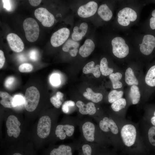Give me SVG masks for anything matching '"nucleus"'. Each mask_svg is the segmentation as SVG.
<instances>
[{"mask_svg": "<svg viewBox=\"0 0 155 155\" xmlns=\"http://www.w3.org/2000/svg\"><path fill=\"white\" fill-rule=\"evenodd\" d=\"M123 94V91H117L114 90L111 91L108 95V101L110 103H113L117 100L122 98Z\"/></svg>", "mask_w": 155, "mask_h": 155, "instance_id": "obj_32", "label": "nucleus"}, {"mask_svg": "<svg viewBox=\"0 0 155 155\" xmlns=\"http://www.w3.org/2000/svg\"><path fill=\"white\" fill-rule=\"evenodd\" d=\"M112 51L114 55L121 59L126 57L129 53V48L125 40L122 38L117 37L112 40Z\"/></svg>", "mask_w": 155, "mask_h": 155, "instance_id": "obj_3", "label": "nucleus"}, {"mask_svg": "<svg viewBox=\"0 0 155 155\" xmlns=\"http://www.w3.org/2000/svg\"><path fill=\"white\" fill-rule=\"evenodd\" d=\"M117 16L118 22L124 26L129 25L131 21H135L137 17L136 12L129 7H125L120 11Z\"/></svg>", "mask_w": 155, "mask_h": 155, "instance_id": "obj_6", "label": "nucleus"}, {"mask_svg": "<svg viewBox=\"0 0 155 155\" xmlns=\"http://www.w3.org/2000/svg\"><path fill=\"white\" fill-rule=\"evenodd\" d=\"M88 28V25L85 22L82 23L79 27H75L73 30V32L71 35L72 39L76 41L81 40L86 34Z\"/></svg>", "mask_w": 155, "mask_h": 155, "instance_id": "obj_20", "label": "nucleus"}, {"mask_svg": "<svg viewBox=\"0 0 155 155\" xmlns=\"http://www.w3.org/2000/svg\"><path fill=\"white\" fill-rule=\"evenodd\" d=\"M75 127L73 125L69 124L59 125L56 127L55 134L60 140H63L66 136H72Z\"/></svg>", "mask_w": 155, "mask_h": 155, "instance_id": "obj_14", "label": "nucleus"}, {"mask_svg": "<svg viewBox=\"0 0 155 155\" xmlns=\"http://www.w3.org/2000/svg\"><path fill=\"white\" fill-rule=\"evenodd\" d=\"M122 75L119 72L111 73L109 76L111 80L113 88L115 89H119L123 86L122 83L120 81L122 78Z\"/></svg>", "mask_w": 155, "mask_h": 155, "instance_id": "obj_28", "label": "nucleus"}, {"mask_svg": "<svg viewBox=\"0 0 155 155\" xmlns=\"http://www.w3.org/2000/svg\"><path fill=\"white\" fill-rule=\"evenodd\" d=\"M24 97L21 95H17L13 97V107L19 106L24 104Z\"/></svg>", "mask_w": 155, "mask_h": 155, "instance_id": "obj_35", "label": "nucleus"}, {"mask_svg": "<svg viewBox=\"0 0 155 155\" xmlns=\"http://www.w3.org/2000/svg\"><path fill=\"white\" fill-rule=\"evenodd\" d=\"M41 0H29V1L30 4L34 6H36L38 5L41 3Z\"/></svg>", "mask_w": 155, "mask_h": 155, "instance_id": "obj_44", "label": "nucleus"}, {"mask_svg": "<svg viewBox=\"0 0 155 155\" xmlns=\"http://www.w3.org/2000/svg\"><path fill=\"white\" fill-rule=\"evenodd\" d=\"M74 102L71 100L67 101L63 104L62 109L63 112L65 113H67L69 111V107L75 105Z\"/></svg>", "mask_w": 155, "mask_h": 155, "instance_id": "obj_38", "label": "nucleus"}, {"mask_svg": "<svg viewBox=\"0 0 155 155\" xmlns=\"http://www.w3.org/2000/svg\"><path fill=\"white\" fill-rule=\"evenodd\" d=\"M76 105L79 108L80 113L82 115H92L96 112L95 104L92 102H89L85 104L82 101L78 100L76 103Z\"/></svg>", "mask_w": 155, "mask_h": 155, "instance_id": "obj_18", "label": "nucleus"}, {"mask_svg": "<svg viewBox=\"0 0 155 155\" xmlns=\"http://www.w3.org/2000/svg\"><path fill=\"white\" fill-rule=\"evenodd\" d=\"M129 96L133 104H135L139 102L141 97V94L137 86L134 85L131 86Z\"/></svg>", "mask_w": 155, "mask_h": 155, "instance_id": "obj_27", "label": "nucleus"}, {"mask_svg": "<svg viewBox=\"0 0 155 155\" xmlns=\"http://www.w3.org/2000/svg\"><path fill=\"white\" fill-rule=\"evenodd\" d=\"M148 139L151 148L155 150V126H152L148 132Z\"/></svg>", "mask_w": 155, "mask_h": 155, "instance_id": "obj_34", "label": "nucleus"}, {"mask_svg": "<svg viewBox=\"0 0 155 155\" xmlns=\"http://www.w3.org/2000/svg\"><path fill=\"white\" fill-rule=\"evenodd\" d=\"M94 155H112L110 153L108 152H102L100 151L97 150L96 149V150L95 152V153Z\"/></svg>", "mask_w": 155, "mask_h": 155, "instance_id": "obj_45", "label": "nucleus"}, {"mask_svg": "<svg viewBox=\"0 0 155 155\" xmlns=\"http://www.w3.org/2000/svg\"><path fill=\"white\" fill-rule=\"evenodd\" d=\"M0 96L1 98L0 102L3 106L7 108L13 107V97L6 92H0Z\"/></svg>", "mask_w": 155, "mask_h": 155, "instance_id": "obj_26", "label": "nucleus"}, {"mask_svg": "<svg viewBox=\"0 0 155 155\" xmlns=\"http://www.w3.org/2000/svg\"><path fill=\"white\" fill-rule=\"evenodd\" d=\"M77 149L78 147L76 146L62 144L52 150L49 155H73L74 151Z\"/></svg>", "mask_w": 155, "mask_h": 155, "instance_id": "obj_16", "label": "nucleus"}, {"mask_svg": "<svg viewBox=\"0 0 155 155\" xmlns=\"http://www.w3.org/2000/svg\"><path fill=\"white\" fill-rule=\"evenodd\" d=\"M70 34L69 29L66 28H61L55 32L52 35L51 42L54 47L60 46L67 40Z\"/></svg>", "mask_w": 155, "mask_h": 155, "instance_id": "obj_9", "label": "nucleus"}, {"mask_svg": "<svg viewBox=\"0 0 155 155\" xmlns=\"http://www.w3.org/2000/svg\"><path fill=\"white\" fill-rule=\"evenodd\" d=\"M79 45L78 42L69 39L63 46L62 50L64 52L69 53L71 56L75 57L77 55Z\"/></svg>", "mask_w": 155, "mask_h": 155, "instance_id": "obj_19", "label": "nucleus"}, {"mask_svg": "<svg viewBox=\"0 0 155 155\" xmlns=\"http://www.w3.org/2000/svg\"><path fill=\"white\" fill-rule=\"evenodd\" d=\"M100 66L101 73L104 76H106L109 75L113 72L114 70L113 68L108 67L107 59L105 57L101 59Z\"/></svg>", "mask_w": 155, "mask_h": 155, "instance_id": "obj_29", "label": "nucleus"}, {"mask_svg": "<svg viewBox=\"0 0 155 155\" xmlns=\"http://www.w3.org/2000/svg\"><path fill=\"white\" fill-rule=\"evenodd\" d=\"M94 62L93 61L88 63L83 68V73L86 74L92 73L96 78H99L101 73L100 65H96L94 66Z\"/></svg>", "mask_w": 155, "mask_h": 155, "instance_id": "obj_22", "label": "nucleus"}, {"mask_svg": "<svg viewBox=\"0 0 155 155\" xmlns=\"http://www.w3.org/2000/svg\"><path fill=\"white\" fill-rule=\"evenodd\" d=\"M19 70L21 72H28L31 71L33 69V66L28 63H24L19 67Z\"/></svg>", "mask_w": 155, "mask_h": 155, "instance_id": "obj_36", "label": "nucleus"}, {"mask_svg": "<svg viewBox=\"0 0 155 155\" xmlns=\"http://www.w3.org/2000/svg\"><path fill=\"white\" fill-rule=\"evenodd\" d=\"M82 131L86 140L89 142H93L94 140L95 126L90 121L85 122L82 125Z\"/></svg>", "mask_w": 155, "mask_h": 155, "instance_id": "obj_17", "label": "nucleus"}, {"mask_svg": "<svg viewBox=\"0 0 155 155\" xmlns=\"http://www.w3.org/2000/svg\"><path fill=\"white\" fill-rule=\"evenodd\" d=\"M15 81V78L12 76L8 77L5 80V85L7 88H10L13 86Z\"/></svg>", "mask_w": 155, "mask_h": 155, "instance_id": "obj_39", "label": "nucleus"}, {"mask_svg": "<svg viewBox=\"0 0 155 155\" xmlns=\"http://www.w3.org/2000/svg\"><path fill=\"white\" fill-rule=\"evenodd\" d=\"M50 81L53 86H56L59 85L61 83L59 75L57 73L53 74L50 77Z\"/></svg>", "mask_w": 155, "mask_h": 155, "instance_id": "obj_37", "label": "nucleus"}, {"mask_svg": "<svg viewBox=\"0 0 155 155\" xmlns=\"http://www.w3.org/2000/svg\"><path fill=\"white\" fill-rule=\"evenodd\" d=\"M7 39L12 50L16 52H20L23 51L24 48V44L17 35L14 33H10L7 35Z\"/></svg>", "mask_w": 155, "mask_h": 155, "instance_id": "obj_13", "label": "nucleus"}, {"mask_svg": "<svg viewBox=\"0 0 155 155\" xmlns=\"http://www.w3.org/2000/svg\"><path fill=\"white\" fill-rule=\"evenodd\" d=\"M146 92L148 96L155 90V64L147 70L144 78Z\"/></svg>", "mask_w": 155, "mask_h": 155, "instance_id": "obj_10", "label": "nucleus"}, {"mask_svg": "<svg viewBox=\"0 0 155 155\" xmlns=\"http://www.w3.org/2000/svg\"><path fill=\"white\" fill-rule=\"evenodd\" d=\"M5 61V58L3 52L0 50V69L3 66Z\"/></svg>", "mask_w": 155, "mask_h": 155, "instance_id": "obj_43", "label": "nucleus"}, {"mask_svg": "<svg viewBox=\"0 0 155 155\" xmlns=\"http://www.w3.org/2000/svg\"><path fill=\"white\" fill-rule=\"evenodd\" d=\"M99 127L100 129L105 132L110 130L113 134H116L118 132V127L113 120L107 117H104L99 122Z\"/></svg>", "mask_w": 155, "mask_h": 155, "instance_id": "obj_15", "label": "nucleus"}, {"mask_svg": "<svg viewBox=\"0 0 155 155\" xmlns=\"http://www.w3.org/2000/svg\"><path fill=\"white\" fill-rule=\"evenodd\" d=\"M3 3V7L7 11H10L12 9L11 1L8 0H2Z\"/></svg>", "mask_w": 155, "mask_h": 155, "instance_id": "obj_42", "label": "nucleus"}, {"mask_svg": "<svg viewBox=\"0 0 155 155\" xmlns=\"http://www.w3.org/2000/svg\"><path fill=\"white\" fill-rule=\"evenodd\" d=\"M40 94L37 89L32 86L27 89L24 97V106L29 112L34 111L38 104Z\"/></svg>", "mask_w": 155, "mask_h": 155, "instance_id": "obj_1", "label": "nucleus"}, {"mask_svg": "<svg viewBox=\"0 0 155 155\" xmlns=\"http://www.w3.org/2000/svg\"><path fill=\"white\" fill-rule=\"evenodd\" d=\"M98 13L100 17L104 20L108 21L113 16V13L106 4L101 5L98 10Z\"/></svg>", "mask_w": 155, "mask_h": 155, "instance_id": "obj_25", "label": "nucleus"}, {"mask_svg": "<svg viewBox=\"0 0 155 155\" xmlns=\"http://www.w3.org/2000/svg\"><path fill=\"white\" fill-rule=\"evenodd\" d=\"M30 59L32 61L37 60L38 57V53L35 49H32L30 51L29 54Z\"/></svg>", "mask_w": 155, "mask_h": 155, "instance_id": "obj_40", "label": "nucleus"}, {"mask_svg": "<svg viewBox=\"0 0 155 155\" xmlns=\"http://www.w3.org/2000/svg\"><path fill=\"white\" fill-rule=\"evenodd\" d=\"M34 15L36 18L44 27H50L54 24V16L45 8L40 7L34 11Z\"/></svg>", "mask_w": 155, "mask_h": 155, "instance_id": "obj_5", "label": "nucleus"}, {"mask_svg": "<svg viewBox=\"0 0 155 155\" xmlns=\"http://www.w3.org/2000/svg\"><path fill=\"white\" fill-rule=\"evenodd\" d=\"M98 8V5L94 1H90L82 5L78 11V15L81 17L87 18L94 15Z\"/></svg>", "mask_w": 155, "mask_h": 155, "instance_id": "obj_12", "label": "nucleus"}, {"mask_svg": "<svg viewBox=\"0 0 155 155\" xmlns=\"http://www.w3.org/2000/svg\"><path fill=\"white\" fill-rule=\"evenodd\" d=\"M63 96V94L60 92H57L55 96L51 97L50 100L52 104L56 108H59L62 104L61 100Z\"/></svg>", "mask_w": 155, "mask_h": 155, "instance_id": "obj_33", "label": "nucleus"}, {"mask_svg": "<svg viewBox=\"0 0 155 155\" xmlns=\"http://www.w3.org/2000/svg\"><path fill=\"white\" fill-rule=\"evenodd\" d=\"M51 120L47 116L42 117L39 119L37 127V134L42 138H45L49 135L51 131Z\"/></svg>", "mask_w": 155, "mask_h": 155, "instance_id": "obj_7", "label": "nucleus"}, {"mask_svg": "<svg viewBox=\"0 0 155 155\" xmlns=\"http://www.w3.org/2000/svg\"><path fill=\"white\" fill-rule=\"evenodd\" d=\"M18 59L21 61H24L26 60V58L23 55H19L18 56Z\"/></svg>", "mask_w": 155, "mask_h": 155, "instance_id": "obj_46", "label": "nucleus"}, {"mask_svg": "<svg viewBox=\"0 0 155 155\" xmlns=\"http://www.w3.org/2000/svg\"><path fill=\"white\" fill-rule=\"evenodd\" d=\"M23 27L27 40L31 42L35 41L39 34L38 23L34 19L29 18L24 21Z\"/></svg>", "mask_w": 155, "mask_h": 155, "instance_id": "obj_2", "label": "nucleus"}, {"mask_svg": "<svg viewBox=\"0 0 155 155\" xmlns=\"http://www.w3.org/2000/svg\"><path fill=\"white\" fill-rule=\"evenodd\" d=\"M127 102L125 99L121 98L112 103L111 107L115 112H118L124 108L126 105Z\"/></svg>", "mask_w": 155, "mask_h": 155, "instance_id": "obj_31", "label": "nucleus"}, {"mask_svg": "<svg viewBox=\"0 0 155 155\" xmlns=\"http://www.w3.org/2000/svg\"><path fill=\"white\" fill-rule=\"evenodd\" d=\"M86 92L83 93V96L87 99L94 103H98L101 101L103 98V95L100 93H95L90 88L86 89Z\"/></svg>", "mask_w": 155, "mask_h": 155, "instance_id": "obj_24", "label": "nucleus"}, {"mask_svg": "<svg viewBox=\"0 0 155 155\" xmlns=\"http://www.w3.org/2000/svg\"><path fill=\"white\" fill-rule=\"evenodd\" d=\"M6 124L8 135L9 137L13 136L15 138H17L20 132V126L21 123L17 117L13 115H10L8 117Z\"/></svg>", "mask_w": 155, "mask_h": 155, "instance_id": "obj_8", "label": "nucleus"}, {"mask_svg": "<svg viewBox=\"0 0 155 155\" xmlns=\"http://www.w3.org/2000/svg\"><path fill=\"white\" fill-rule=\"evenodd\" d=\"M155 48V37L151 34L146 35L143 37L140 46V50L144 55L148 56L152 54Z\"/></svg>", "mask_w": 155, "mask_h": 155, "instance_id": "obj_11", "label": "nucleus"}, {"mask_svg": "<svg viewBox=\"0 0 155 155\" xmlns=\"http://www.w3.org/2000/svg\"><path fill=\"white\" fill-rule=\"evenodd\" d=\"M121 135L125 145L128 147L132 146L135 143L136 136L135 127L131 124L124 125L121 130Z\"/></svg>", "mask_w": 155, "mask_h": 155, "instance_id": "obj_4", "label": "nucleus"}, {"mask_svg": "<svg viewBox=\"0 0 155 155\" xmlns=\"http://www.w3.org/2000/svg\"><path fill=\"white\" fill-rule=\"evenodd\" d=\"M152 16L150 20V26L152 30L155 29V9L152 13Z\"/></svg>", "mask_w": 155, "mask_h": 155, "instance_id": "obj_41", "label": "nucleus"}, {"mask_svg": "<svg viewBox=\"0 0 155 155\" xmlns=\"http://www.w3.org/2000/svg\"><path fill=\"white\" fill-rule=\"evenodd\" d=\"M95 44L91 39H86L83 44L80 48L79 53L83 57H86L90 55L94 51Z\"/></svg>", "mask_w": 155, "mask_h": 155, "instance_id": "obj_21", "label": "nucleus"}, {"mask_svg": "<svg viewBox=\"0 0 155 155\" xmlns=\"http://www.w3.org/2000/svg\"><path fill=\"white\" fill-rule=\"evenodd\" d=\"M96 149L88 144H84L79 150L78 155H94Z\"/></svg>", "mask_w": 155, "mask_h": 155, "instance_id": "obj_30", "label": "nucleus"}, {"mask_svg": "<svg viewBox=\"0 0 155 155\" xmlns=\"http://www.w3.org/2000/svg\"><path fill=\"white\" fill-rule=\"evenodd\" d=\"M125 80L126 83L129 86H138L139 84L133 70L130 67L127 68L125 70Z\"/></svg>", "mask_w": 155, "mask_h": 155, "instance_id": "obj_23", "label": "nucleus"}]
</instances>
